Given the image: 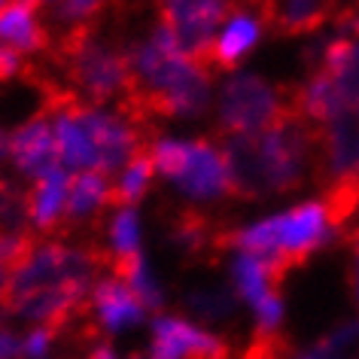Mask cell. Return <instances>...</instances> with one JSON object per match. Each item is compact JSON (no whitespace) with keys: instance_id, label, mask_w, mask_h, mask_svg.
Segmentation results:
<instances>
[{"instance_id":"obj_17","label":"cell","mask_w":359,"mask_h":359,"mask_svg":"<svg viewBox=\"0 0 359 359\" xmlns=\"http://www.w3.org/2000/svg\"><path fill=\"white\" fill-rule=\"evenodd\" d=\"M152 174H156V161H152L149 149L140 152L137 158H131L128 165L122 168V174H119V180H116V186H110V208L113 210H122V208H131V204H137L143 198V192H147Z\"/></svg>"},{"instance_id":"obj_25","label":"cell","mask_w":359,"mask_h":359,"mask_svg":"<svg viewBox=\"0 0 359 359\" xmlns=\"http://www.w3.org/2000/svg\"><path fill=\"white\" fill-rule=\"evenodd\" d=\"M0 359H22V335L10 326H0Z\"/></svg>"},{"instance_id":"obj_32","label":"cell","mask_w":359,"mask_h":359,"mask_svg":"<svg viewBox=\"0 0 359 359\" xmlns=\"http://www.w3.org/2000/svg\"><path fill=\"white\" fill-rule=\"evenodd\" d=\"M6 4H10V0H0V10H4V6H6Z\"/></svg>"},{"instance_id":"obj_20","label":"cell","mask_w":359,"mask_h":359,"mask_svg":"<svg viewBox=\"0 0 359 359\" xmlns=\"http://www.w3.org/2000/svg\"><path fill=\"white\" fill-rule=\"evenodd\" d=\"M186 308H189L195 317L217 323V320H226L231 313V308H235V295H229L226 290H195V292L186 295Z\"/></svg>"},{"instance_id":"obj_19","label":"cell","mask_w":359,"mask_h":359,"mask_svg":"<svg viewBox=\"0 0 359 359\" xmlns=\"http://www.w3.org/2000/svg\"><path fill=\"white\" fill-rule=\"evenodd\" d=\"M323 208L329 213L332 229H338L347 217H353L359 208V177H341L332 183V189L323 198Z\"/></svg>"},{"instance_id":"obj_10","label":"cell","mask_w":359,"mask_h":359,"mask_svg":"<svg viewBox=\"0 0 359 359\" xmlns=\"http://www.w3.org/2000/svg\"><path fill=\"white\" fill-rule=\"evenodd\" d=\"M40 0H10L0 10V43L6 49L22 52H49L52 34L49 25L40 22Z\"/></svg>"},{"instance_id":"obj_3","label":"cell","mask_w":359,"mask_h":359,"mask_svg":"<svg viewBox=\"0 0 359 359\" xmlns=\"http://www.w3.org/2000/svg\"><path fill=\"white\" fill-rule=\"evenodd\" d=\"M158 174L170 177L189 198L231 195V180L222 147L210 140H156L149 147Z\"/></svg>"},{"instance_id":"obj_6","label":"cell","mask_w":359,"mask_h":359,"mask_svg":"<svg viewBox=\"0 0 359 359\" xmlns=\"http://www.w3.org/2000/svg\"><path fill=\"white\" fill-rule=\"evenodd\" d=\"M238 0H158L161 25L195 65L213 70V46L219 25L229 22Z\"/></svg>"},{"instance_id":"obj_12","label":"cell","mask_w":359,"mask_h":359,"mask_svg":"<svg viewBox=\"0 0 359 359\" xmlns=\"http://www.w3.org/2000/svg\"><path fill=\"white\" fill-rule=\"evenodd\" d=\"M70 170L55 168L40 180H34L28 192V219L34 229L43 235H52L65 226V208H67V192H70Z\"/></svg>"},{"instance_id":"obj_22","label":"cell","mask_w":359,"mask_h":359,"mask_svg":"<svg viewBox=\"0 0 359 359\" xmlns=\"http://www.w3.org/2000/svg\"><path fill=\"white\" fill-rule=\"evenodd\" d=\"M353 344H359V320L341 323V326L332 329L326 338H320V341H317V347L323 350V353H329V356L347 353V350L353 347Z\"/></svg>"},{"instance_id":"obj_13","label":"cell","mask_w":359,"mask_h":359,"mask_svg":"<svg viewBox=\"0 0 359 359\" xmlns=\"http://www.w3.org/2000/svg\"><path fill=\"white\" fill-rule=\"evenodd\" d=\"M286 274V268H280L271 259L253 256V253H238L231 259V283H235V292L241 302H247L250 308H256L265 295L277 292Z\"/></svg>"},{"instance_id":"obj_24","label":"cell","mask_w":359,"mask_h":359,"mask_svg":"<svg viewBox=\"0 0 359 359\" xmlns=\"http://www.w3.org/2000/svg\"><path fill=\"white\" fill-rule=\"evenodd\" d=\"M55 335L58 332L49 326H31L22 335V359H49Z\"/></svg>"},{"instance_id":"obj_27","label":"cell","mask_w":359,"mask_h":359,"mask_svg":"<svg viewBox=\"0 0 359 359\" xmlns=\"http://www.w3.org/2000/svg\"><path fill=\"white\" fill-rule=\"evenodd\" d=\"M292 359H341V356H329V353H323V350L313 344L311 350H304V353H299V356H292Z\"/></svg>"},{"instance_id":"obj_2","label":"cell","mask_w":359,"mask_h":359,"mask_svg":"<svg viewBox=\"0 0 359 359\" xmlns=\"http://www.w3.org/2000/svg\"><path fill=\"white\" fill-rule=\"evenodd\" d=\"M332 235L335 229H332L323 201H304L286 213L235 231L226 244H235L238 253L271 259L290 271L292 265H302L313 250H320Z\"/></svg>"},{"instance_id":"obj_1","label":"cell","mask_w":359,"mask_h":359,"mask_svg":"<svg viewBox=\"0 0 359 359\" xmlns=\"http://www.w3.org/2000/svg\"><path fill=\"white\" fill-rule=\"evenodd\" d=\"M320 131L323 128L304 122L302 116H295V110H290L265 131L229 140L222 152L229 165L231 195L262 198V195L299 189L304 183L311 149H320Z\"/></svg>"},{"instance_id":"obj_9","label":"cell","mask_w":359,"mask_h":359,"mask_svg":"<svg viewBox=\"0 0 359 359\" xmlns=\"http://www.w3.org/2000/svg\"><path fill=\"white\" fill-rule=\"evenodd\" d=\"M88 308L95 311V320L107 335H122V332L137 329L147 320V308L140 304V299L131 292V286L116 274L97 277L92 286V299Z\"/></svg>"},{"instance_id":"obj_7","label":"cell","mask_w":359,"mask_h":359,"mask_svg":"<svg viewBox=\"0 0 359 359\" xmlns=\"http://www.w3.org/2000/svg\"><path fill=\"white\" fill-rule=\"evenodd\" d=\"M147 359H226L229 344L198 323L177 317V313H156L149 323Z\"/></svg>"},{"instance_id":"obj_16","label":"cell","mask_w":359,"mask_h":359,"mask_svg":"<svg viewBox=\"0 0 359 359\" xmlns=\"http://www.w3.org/2000/svg\"><path fill=\"white\" fill-rule=\"evenodd\" d=\"M110 268H113L116 277H122V280L131 286V292L140 299L143 308H147L149 313H161V308H165V292H161V286L156 280V274H152L147 256L134 253L128 259H119V262H113Z\"/></svg>"},{"instance_id":"obj_29","label":"cell","mask_w":359,"mask_h":359,"mask_svg":"<svg viewBox=\"0 0 359 359\" xmlns=\"http://www.w3.org/2000/svg\"><path fill=\"white\" fill-rule=\"evenodd\" d=\"M341 25H344V28H350L353 34H359V15L350 13V15H344V22H341Z\"/></svg>"},{"instance_id":"obj_30","label":"cell","mask_w":359,"mask_h":359,"mask_svg":"<svg viewBox=\"0 0 359 359\" xmlns=\"http://www.w3.org/2000/svg\"><path fill=\"white\" fill-rule=\"evenodd\" d=\"M58 4H61V0H40V6H43V10H46V13H49V10H55Z\"/></svg>"},{"instance_id":"obj_28","label":"cell","mask_w":359,"mask_h":359,"mask_svg":"<svg viewBox=\"0 0 359 359\" xmlns=\"http://www.w3.org/2000/svg\"><path fill=\"white\" fill-rule=\"evenodd\" d=\"M4 158H10V134L0 128V161Z\"/></svg>"},{"instance_id":"obj_34","label":"cell","mask_w":359,"mask_h":359,"mask_svg":"<svg viewBox=\"0 0 359 359\" xmlns=\"http://www.w3.org/2000/svg\"><path fill=\"white\" fill-rule=\"evenodd\" d=\"M0 313H4V311H0ZM0 326H4V323H0Z\"/></svg>"},{"instance_id":"obj_15","label":"cell","mask_w":359,"mask_h":359,"mask_svg":"<svg viewBox=\"0 0 359 359\" xmlns=\"http://www.w3.org/2000/svg\"><path fill=\"white\" fill-rule=\"evenodd\" d=\"M110 208V183L97 170L70 177V192H67V208H65V226L70 222L92 219L97 210Z\"/></svg>"},{"instance_id":"obj_11","label":"cell","mask_w":359,"mask_h":359,"mask_svg":"<svg viewBox=\"0 0 359 359\" xmlns=\"http://www.w3.org/2000/svg\"><path fill=\"white\" fill-rule=\"evenodd\" d=\"M259 19L271 22L277 34H308L338 13V0H253Z\"/></svg>"},{"instance_id":"obj_5","label":"cell","mask_w":359,"mask_h":359,"mask_svg":"<svg viewBox=\"0 0 359 359\" xmlns=\"http://www.w3.org/2000/svg\"><path fill=\"white\" fill-rule=\"evenodd\" d=\"M290 110H292L290 95L277 92V88L259 74L241 70L219 92V104H217L219 134L229 140L250 137V134L265 131L268 125L280 122Z\"/></svg>"},{"instance_id":"obj_23","label":"cell","mask_w":359,"mask_h":359,"mask_svg":"<svg viewBox=\"0 0 359 359\" xmlns=\"http://www.w3.org/2000/svg\"><path fill=\"white\" fill-rule=\"evenodd\" d=\"M253 317H256L259 335H265V338L274 335V332L280 329V323H283V299H280V292L265 295V299L253 308Z\"/></svg>"},{"instance_id":"obj_21","label":"cell","mask_w":359,"mask_h":359,"mask_svg":"<svg viewBox=\"0 0 359 359\" xmlns=\"http://www.w3.org/2000/svg\"><path fill=\"white\" fill-rule=\"evenodd\" d=\"M25 219H28V195H22L13 183L0 177V222H4V231H25Z\"/></svg>"},{"instance_id":"obj_31","label":"cell","mask_w":359,"mask_h":359,"mask_svg":"<svg viewBox=\"0 0 359 359\" xmlns=\"http://www.w3.org/2000/svg\"><path fill=\"white\" fill-rule=\"evenodd\" d=\"M353 250H356V259H359V231L353 235Z\"/></svg>"},{"instance_id":"obj_18","label":"cell","mask_w":359,"mask_h":359,"mask_svg":"<svg viewBox=\"0 0 359 359\" xmlns=\"http://www.w3.org/2000/svg\"><path fill=\"white\" fill-rule=\"evenodd\" d=\"M110 247H107V262H119V259H128L134 253H140V222L134 217L131 208L113 210L110 217Z\"/></svg>"},{"instance_id":"obj_33","label":"cell","mask_w":359,"mask_h":359,"mask_svg":"<svg viewBox=\"0 0 359 359\" xmlns=\"http://www.w3.org/2000/svg\"><path fill=\"white\" fill-rule=\"evenodd\" d=\"M356 295H359V283H356Z\"/></svg>"},{"instance_id":"obj_26","label":"cell","mask_w":359,"mask_h":359,"mask_svg":"<svg viewBox=\"0 0 359 359\" xmlns=\"http://www.w3.org/2000/svg\"><path fill=\"white\" fill-rule=\"evenodd\" d=\"M88 359H122V356L116 353V347H113V344H97Z\"/></svg>"},{"instance_id":"obj_8","label":"cell","mask_w":359,"mask_h":359,"mask_svg":"<svg viewBox=\"0 0 359 359\" xmlns=\"http://www.w3.org/2000/svg\"><path fill=\"white\" fill-rule=\"evenodd\" d=\"M10 158H13L15 170L25 174L28 180H40L43 174L61 168L58 143H55L49 113H37L34 119H28L22 128H15L10 134Z\"/></svg>"},{"instance_id":"obj_4","label":"cell","mask_w":359,"mask_h":359,"mask_svg":"<svg viewBox=\"0 0 359 359\" xmlns=\"http://www.w3.org/2000/svg\"><path fill=\"white\" fill-rule=\"evenodd\" d=\"M55 65L65 74V83L70 86L79 101L86 107H101L113 97H125L131 86V65H128V52L110 46L101 40H86L79 49H74L70 55L58 58Z\"/></svg>"},{"instance_id":"obj_14","label":"cell","mask_w":359,"mask_h":359,"mask_svg":"<svg viewBox=\"0 0 359 359\" xmlns=\"http://www.w3.org/2000/svg\"><path fill=\"white\" fill-rule=\"evenodd\" d=\"M259 34H262V28H259V15L250 13L244 4H238L235 13L229 15L226 28H222V34L217 37V46H213V67L235 70L238 61L256 46Z\"/></svg>"}]
</instances>
